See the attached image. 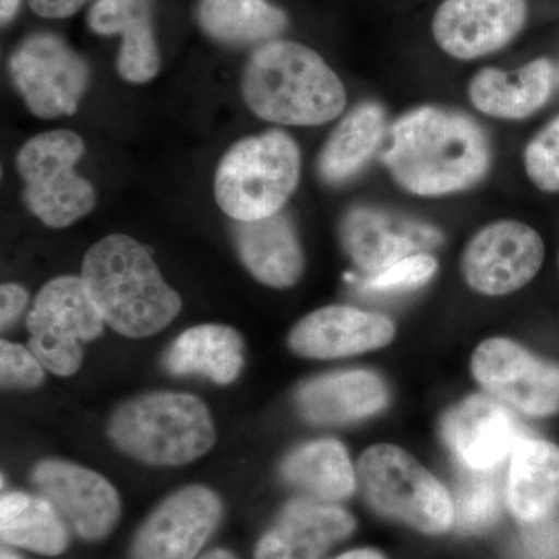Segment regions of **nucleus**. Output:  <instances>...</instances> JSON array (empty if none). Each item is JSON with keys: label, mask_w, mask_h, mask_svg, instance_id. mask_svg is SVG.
Masks as SVG:
<instances>
[{"label": "nucleus", "mask_w": 559, "mask_h": 559, "mask_svg": "<svg viewBox=\"0 0 559 559\" xmlns=\"http://www.w3.org/2000/svg\"><path fill=\"white\" fill-rule=\"evenodd\" d=\"M390 139L382 162L396 183L417 197L468 190L485 178L491 164L485 131L455 110H411L395 121Z\"/></svg>", "instance_id": "obj_1"}, {"label": "nucleus", "mask_w": 559, "mask_h": 559, "mask_svg": "<svg viewBox=\"0 0 559 559\" xmlns=\"http://www.w3.org/2000/svg\"><path fill=\"white\" fill-rule=\"evenodd\" d=\"M241 91L260 119L293 127L329 123L347 105L340 76L319 53L294 40L261 44L246 64Z\"/></svg>", "instance_id": "obj_2"}, {"label": "nucleus", "mask_w": 559, "mask_h": 559, "mask_svg": "<svg viewBox=\"0 0 559 559\" xmlns=\"http://www.w3.org/2000/svg\"><path fill=\"white\" fill-rule=\"evenodd\" d=\"M81 278L106 325L121 336H153L170 325L182 308L150 250L128 235H109L92 246Z\"/></svg>", "instance_id": "obj_3"}, {"label": "nucleus", "mask_w": 559, "mask_h": 559, "mask_svg": "<svg viewBox=\"0 0 559 559\" xmlns=\"http://www.w3.org/2000/svg\"><path fill=\"white\" fill-rule=\"evenodd\" d=\"M110 441L146 465L180 466L215 444L212 415L189 393L153 392L124 401L109 419Z\"/></svg>", "instance_id": "obj_4"}, {"label": "nucleus", "mask_w": 559, "mask_h": 559, "mask_svg": "<svg viewBox=\"0 0 559 559\" xmlns=\"http://www.w3.org/2000/svg\"><path fill=\"white\" fill-rule=\"evenodd\" d=\"M299 180V146L286 132L272 130L242 139L224 154L215 198L231 219L250 223L278 213Z\"/></svg>", "instance_id": "obj_5"}, {"label": "nucleus", "mask_w": 559, "mask_h": 559, "mask_svg": "<svg viewBox=\"0 0 559 559\" xmlns=\"http://www.w3.org/2000/svg\"><path fill=\"white\" fill-rule=\"evenodd\" d=\"M360 489L371 507L426 535L448 532L455 510L448 489L418 460L393 444H377L360 455Z\"/></svg>", "instance_id": "obj_6"}, {"label": "nucleus", "mask_w": 559, "mask_h": 559, "mask_svg": "<svg viewBox=\"0 0 559 559\" xmlns=\"http://www.w3.org/2000/svg\"><path fill=\"white\" fill-rule=\"evenodd\" d=\"M84 150L76 132L60 130L35 135L17 154L25 204L46 226L62 229L94 210V186L75 171Z\"/></svg>", "instance_id": "obj_7"}, {"label": "nucleus", "mask_w": 559, "mask_h": 559, "mask_svg": "<svg viewBox=\"0 0 559 559\" xmlns=\"http://www.w3.org/2000/svg\"><path fill=\"white\" fill-rule=\"evenodd\" d=\"M105 319L83 278L64 275L40 288L28 312V349L44 369L72 377L83 362V342L100 336Z\"/></svg>", "instance_id": "obj_8"}, {"label": "nucleus", "mask_w": 559, "mask_h": 559, "mask_svg": "<svg viewBox=\"0 0 559 559\" xmlns=\"http://www.w3.org/2000/svg\"><path fill=\"white\" fill-rule=\"evenodd\" d=\"M10 76L39 119L72 116L90 84V66L50 33L22 40L10 58Z\"/></svg>", "instance_id": "obj_9"}, {"label": "nucleus", "mask_w": 559, "mask_h": 559, "mask_svg": "<svg viewBox=\"0 0 559 559\" xmlns=\"http://www.w3.org/2000/svg\"><path fill=\"white\" fill-rule=\"evenodd\" d=\"M474 378L489 395L530 417L559 412V366L536 358L510 340L481 342L471 360Z\"/></svg>", "instance_id": "obj_10"}, {"label": "nucleus", "mask_w": 559, "mask_h": 559, "mask_svg": "<svg viewBox=\"0 0 559 559\" xmlns=\"http://www.w3.org/2000/svg\"><path fill=\"white\" fill-rule=\"evenodd\" d=\"M544 253L543 238L533 227L498 221L477 231L463 250V278L484 296H507L538 275Z\"/></svg>", "instance_id": "obj_11"}, {"label": "nucleus", "mask_w": 559, "mask_h": 559, "mask_svg": "<svg viewBox=\"0 0 559 559\" xmlns=\"http://www.w3.org/2000/svg\"><path fill=\"white\" fill-rule=\"evenodd\" d=\"M212 489L190 485L173 492L146 518L131 544L130 559H193L221 520Z\"/></svg>", "instance_id": "obj_12"}, {"label": "nucleus", "mask_w": 559, "mask_h": 559, "mask_svg": "<svg viewBox=\"0 0 559 559\" xmlns=\"http://www.w3.org/2000/svg\"><path fill=\"white\" fill-rule=\"evenodd\" d=\"M32 480L80 538L103 539L116 527L121 509L119 492L95 471L49 459L33 468Z\"/></svg>", "instance_id": "obj_13"}, {"label": "nucleus", "mask_w": 559, "mask_h": 559, "mask_svg": "<svg viewBox=\"0 0 559 559\" xmlns=\"http://www.w3.org/2000/svg\"><path fill=\"white\" fill-rule=\"evenodd\" d=\"M525 21V0H444L433 16L432 35L444 53L471 61L509 46Z\"/></svg>", "instance_id": "obj_14"}, {"label": "nucleus", "mask_w": 559, "mask_h": 559, "mask_svg": "<svg viewBox=\"0 0 559 559\" xmlns=\"http://www.w3.org/2000/svg\"><path fill=\"white\" fill-rule=\"evenodd\" d=\"M341 241L353 263L369 277L406 257L437 248L443 235L417 219L359 205L345 213Z\"/></svg>", "instance_id": "obj_15"}, {"label": "nucleus", "mask_w": 559, "mask_h": 559, "mask_svg": "<svg viewBox=\"0 0 559 559\" xmlns=\"http://www.w3.org/2000/svg\"><path fill=\"white\" fill-rule=\"evenodd\" d=\"M395 323L384 314L333 305L312 311L289 334V347L301 358L336 359L385 347Z\"/></svg>", "instance_id": "obj_16"}, {"label": "nucleus", "mask_w": 559, "mask_h": 559, "mask_svg": "<svg viewBox=\"0 0 559 559\" xmlns=\"http://www.w3.org/2000/svg\"><path fill=\"white\" fill-rule=\"evenodd\" d=\"M448 447L471 471H489L514 451L522 437L500 401L473 395L448 412L443 421Z\"/></svg>", "instance_id": "obj_17"}, {"label": "nucleus", "mask_w": 559, "mask_h": 559, "mask_svg": "<svg viewBox=\"0 0 559 559\" xmlns=\"http://www.w3.org/2000/svg\"><path fill=\"white\" fill-rule=\"evenodd\" d=\"M355 525V518L340 507L296 500L261 538L255 559H320Z\"/></svg>", "instance_id": "obj_18"}, {"label": "nucleus", "mask_w": 559, "mask_h": 559, "mask_svg": "<svg viewBox=\"0 0 559 559\" xmlns=\"http://www.w3.org/2000/svg\"><path fill=\"white\" fill-rule=\"evenodd\" d=\"M92 32L121 36L117 70L130 83H148L159 73L153 0H97L87 16Z\"/></svg>", "instance_id": "obj_19"}, {"label": "nucleus", "mask_w": 559, "mask_h": 559, "mask_svg": "<svg viewBox=\"0 0 559 559\" xmlns=\"http://www.w3.org/2000/svg\"><path fill=\"white\" fill-rule=\"evenodd\" d=\"M557 76V68L547 58L528 62L516 72L481 69L469 81V100L485 116L527 119L550 100Z\"/></svg>", "instance_id": "obj_20"}, {"label": "nucleus", "mask_w": 559, "mask_h": 559, "mask_svg": "<svg viewBox=\"0 0 559 559\" xmlns=\"http://www.w3.org/2000/svg\"><path fill=\"white\" fill-rule=\"evenodd\" d=\"M389 393L380 377L364 370L336 371L300 385L296 404L316 425H344L377 414Z\"/></svg>", "instance_id": "obj_21"}, {"label": "nucleus", "mask_w": 559, "mask_h": 559, "mask_svg": "<svg viewBox=\"0 0 559 559\" xmlns=\"http://www.w3.org/2000/svg\"><path fill=\"white\" fill-rule=\"evenodd\" d=\"M234 234L238 255L253 278L277 289L299 282L305 267L304 250L285 213L237 223Z\"/></svg>", "instance_id": "obj_22"}, {"label": "nucleus", "mask_w": 559, "mask_h": 559, "mask_svg": "<svg viewBox=\"0 0 559 559\" xmlns=\"http://www.w3.org/2000/svg\"><path fill=\"white\" fill-rule=\"evenodd\" d=\"M507 499L511 513L528 524L549 516L559 503V447L521 439L511 452Z\"/></svg>", "instance_id": "obj_23"}, {"label": "nucleus", "mask_w": 559, "mask_h": 559, "mask_svg": "<svg viewBox=\"0 0 559 559\" xmlns=\"http://www.w3.org/2000/svg\"><path fill=\"white\" fill-rule=\"evenodd\" d=\"M245 366V342L226 325H198L180 334L165 356L173 374L209 378L216 384H230Z\"/></svg>", "instance_id": "obj_24"}, {"label": "nucleus", "mask_w": 559, "mask_h": 559, "mask_svg": "<svg viewBox=\"0 0 559 559\" xmlns=\"http://www.w3.org/2000/svg\"><path fill=\"white\" fill-rule=\"evenodd\" d=\"M388 117L380 103L366 102L344 117L319 156L320 178L342 183L355 178L380 148Z\"/></svg>", "instance_id": "obj_25"}, {"label": "nucleus", "mask_w": 559, "mask_h": 559, "mask_svg": "<svg viewBox=\"0 0 559 559\" xmlns=\"http://www.w3.org/2000/svg\"><path fill=\"white\" fill-rule=\"evenodd\" d=\"M283 479L322 502L347 499L356 487V473L344 444L318 440L290 452L282 465Z\"/></svg>", "instance_id": "obj_26"}, {"label": "nucleus", "mask_w": 559, "mask_h": 559, "mask_svg": "<svg viewBox=\"0 0 559 559\" xmlns=\"http://www.w3.org/2000/svg\"><path fill=\"white\" fill-rule=\"evenodd\" d=\"M197 16L205 35L230 46L271 43L289 24L267 0H201Z\"/></svg>", "instance_id": "obj_27"}, {"label": "nucleus", "mask_w": 559, "mask_h": 559, "mask_svg": "<svg viewBox=\"0 0 559 559\" xmlns=\"http://www.w3.org/2000/svg\"><path fill=\"white\" fill-rule=\"evenodd\" d=\"M0 533L7 544L57 557L68 549L66 521L43 496L7 492L0 499Z\"/></svg>", "instance_id": "obj_28"}, {"label": "nucleus", "mask_w": 559, "mask_h": 559, "mask_svg": "<svg viewBox=\"0 0 559 559\" xmlns=\"http://www.w3.org/2000/svg\"><path fill=\"white\" fill-rule=\"evenodd\" d=\"M500 491L489 471H473L460 481L455 498V521L465 532H480L498 518Z\"/></svg>", "instance_id": "obj_29"}, {"label": "nucleus", "mask_w": 559, "mask_h": 559, "mask_svg": "<svg viewBox=\"0 0 559 559\" xmlns=\"http://www.w3.org/2000/svg\"><path fill=\"white\" fill-rule=\"evenodd\" d=\"M439 270V261L429 252L415 253L396 261L378 274L369 275L360 282V288L369 294L404 293L426 285Z\"/></svg>", "instance_id": "obj_30"}, {"label": "nucleus", "mask_w": 559, "mask_h": 559, "mask_svg": "<svg viewBox=\"0 0 559 559\" xmlns=\"http://www.w3.org/2000/svg\"><path fill=\"white\" fill-rule=\"evenodd\" d=\"M525 171L536 189L559 191V117L535 135L525 148Z\"/></svg>", "instance_id": "obj_31"}, {"label": "nucleus", "mask_w": 559, "mask_h": 559, "mask_svg": "<svg viewBox=\"0 0 559 559\" xmlns=\"http://www.w3.org/2000/svg\"><path fill=\"white\" fill-rule=\"evenodd\" d=\"M0 378L7 389H36L43 384V364L31 349L3 340L0 342Z\"/></svg>", "instance_id": "obj_32"}, {"label": "nucleus", "mask_w": 559, "mask_h": 559, "mask_svg": "<svg viewBox=\"0 0 559 559\" xmlns=\"http://www.w3.org/2000/svg\"><path fill=\"white\" fill-rule=\"evenodd\" d=\"M524 544L535 559H559V516H555V511L525 524Z\"/></svg>", "instance_id": "obj_33"}, {"label": "nucleus", "mask_w": 559, "mask_h": 559, "mask_svg": "<svg viewBox=\"0 0 559 559\" xmlns=\"http://www.w3.org/2000/svg\"><path fill=\"white\" fill-rule=\"evenodd\" d=\"M0 323L2 330L9 329L11 323L20 318L21 312L25 310L28 304V293L22 286L14 285V283H5L0 288Z\"/></svg>", "instance_id": "obj_34"}, {"label": "nucleus", "mask_w": 559, "mask_h": 559, "mask_svg": "<svg viewBox=\"0 0 559 559\" xmlns=\"http://www.w3.org/2000/svg\"><path fill=\"white\" fill-rule=\"evenodd\" d=\"M87 0H28L32 10L47 20H64L72 16Z\"/></svg>", "instance_id": "obj_35"}, {"label": "nucleus", "mask_w": 559, "mask_h": 559, "mask_svg": "<svg viewBox=\"0 0 559 559\" xmlns=\"http://www.w3.org/2000/svg\"><path fill=\"white\" fill-rule=\"evenodd\" d=\"M21 0H0V20L2 24H10L20 10Z\"/></svg>", "instance_id": "obj_36"}, {"label": "nucleus", "mask_w": 559, "mask_h": 559, "mask_svg": "<svg viewBox=\"0 0 559 559\" xmlns=\"http://www.w3.org/2000/svg\"><path fill=\"white\" fill-rule=\"evenodd\" d=\"M336 559H385L382 557L380 551L371 549H360L347 551V554L341 555Z\"/></svg>", "instance_id": "obj_37"}, {"label": "nucleus", "mask_w": 559, "mask_h": 559, "mask_svg": "<svg viewBox=\"0 0 559 559\" xmlns=\"http://www.w3.org/2000/svg\"><path fill=\"white\" fill-rule=\"evenodd\" d=\"M200 559H237L230 551L227 550H212L209 554H205L204 557Z\"/></svg>", "instance_id": "obj_38"}, {"label": "nucleus", "mask_w": 559, "mask_h": 559, "mask_svg": "<svg viewBox=\"0 0 559 559\" xmlns=\"http://www.w3.org/2000/svg\"><path fill=\"white\" fill-rule=\"evenodd\" d=\"M0 559H22L14 555L13 551L2 550V555H0Z\"/></svg>", "instance_id": "obj_39"}, {"label": "nucleus", "mask_w": 559, "mask_h": 559, "mask_svg": "<svg viewBox=\"0 0 559 559\" xmlns=\"http://www.w3.org/2000/svg\"><path fill=\"white\" fill-rule=\"evenodd\" d=\"M558 79H559V69H558Z\"/></svg>", "instance_id": "obj_40"}]
</instances>
